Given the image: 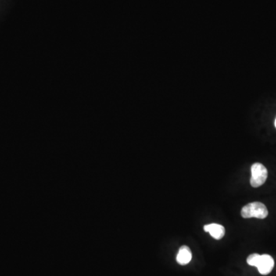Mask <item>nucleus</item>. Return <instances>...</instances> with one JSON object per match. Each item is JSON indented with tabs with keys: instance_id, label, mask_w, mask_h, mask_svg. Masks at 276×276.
<instances>
[{
	"instance_id": "0eeeda50",
	"label": "nucleus",
	"mask_w": 276,
	"mask_h": 276,
	"mask_svg": "<svg viewBox=\"0 0 276 276\" xmlns=\"http://www.w3.org/2000/svg\"><path fill=\"white\" fill-rule=\"evenodd\" d=\"M275 126H276V120H275Z\"/></svg>"
},
{
	"instance_id": "20e7f679",
	"label": "nucleus",
	"mask_w": 276,
	"mask_h": 276,
	"mask_svg": "<svg viewBox=\"0 0 276 276\" xmlns=\"http://www.w3.org/2000/svg\"><path fill=\"white\" fill-rule=\"evenodd\" d=\"M203 230L206 233H209L210 236L216 240H220L223 238L225 236V233H226L224 227L222 225L217 224V223L205 225Z\"/></svg>"
},
{
	"instance_id": "7ed1b4c3",
	"label": "nucleus",
	"mask_w": 276,
	"mask_h": 276,
	"mask_svg": "<svg viewBox=\"0 0 276 276\" xmlns=\"http://www.w3.org/2000/svg\"><path fill=\"white\" fill-rule=\"evenodd\" d=\"M274 265L275 262L273 258L268 254H264V255H260L256 268L261 275L266 276L273 271Z\"/></svg>"
},
{
	"instance_id": "f03ea898",
	"label": "nucleus",
	"mask_w": 276,
	"mask_h": 276,
	"mask_svg": "<svg viewBox=\"0 0 276 276\" xmlns=\"http://www.w3.org/2000/svg\"><path fill=\"white\" fill-rule=\"evenodd\" d=\"M250 184L254 188L263 185L267 180L268 170L264 165L260 163H255L251 166Z\"/></svg>"
},
{
	"instance_id": "423d86ee",
	"label": "nucleus",
	"mask_w": 276,
	"mask_h": 276,
	"mask_svg": "<svg viewBox=\"0 0 276 276\" xmlns=\"http://www.w3.org/2000/svg\"><path fill=\"white\" fill-rule=\"evenodd\" d=\"M259 257H260V255H259V254H251L250 256H248V258H247V263H248L249 266L256 267Z\"/></svg>"
},
{
	"instance_id": "f257e3e1",
	"label": "nucleus",
	"mask_w": 276,
	"mask_h": 276,
	"mask_svg": "<svg viewBox=\"0 0 276 276\" xmlns=\"http://www.w3.org/2000/svg\"><path fill=\"white\" fill-rule=\"evenodd\" d=\"M269 215L267 207L263 202H253L245 205L241 210V216L245 219L257 218L260 220L266 219Z\"/></svg>"
},
{
	"instance_id": "39448f33",
	"label": "nucleus",
	"mask_w": 276,
	"mask_h": 276,
	"mask_svg": "<svg viewBox=\"0 0 276 276\" xmlns=\"http://www.w3.org/2000/svg\"><path fill=\"white\" fill-rule=\"evenodd\" d=\"M192 259V252L187 245H182L179 249L177 256V262L181 266H185L191 263Z\"/></svg>"
}]
</instances>
